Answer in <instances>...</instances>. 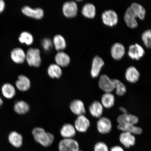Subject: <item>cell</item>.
<instances>
[{"label": "cell", "instance_id": "obj_1", "mask_svg": "<svg viewBox=\"0 0 151 151\" xmlns=\"http://www.w3.org/2000/svg\"><path fill=\"white\" fill-rule=\"evenodd\" d=\"M32 133L36 142L44 147H48L53 142L54 137L52 134L47 132L43 128L36 127Z\"/></svg>", "mask_w": 151, "mask_h": 151}, {"label": "cell", "instance_id": "obj_2", "mask_svg": "<svg viewBox=\"0 0 151 151\" xmlns=\"http://www.w3.org/2000/svg\"><path fill=\"white\" fill-rule=\"evenodd\" d=\"M40 52L38 49L30 48L28 49L26 54V60L30 66L36 67L40 66L41 59Z\"/></svg>", "mask_w": 151, "mask_h": 151}, {"label": "cell", "instance_id": "obj_3", "mask_svg": "<svg viewBox=\"0 0 151 151\" xmlns=\"http://www.w3.org/2000/svg\"><path fill=\"white\" fill-rule=\"evenodd\" d=\"M59 151H77L80 150L78 142L72 139H63L58 144Z\"/></svg>", "mask_w": 151, "mask_h": 151}, {"label": "cell", "instance_id": "obj_4", "mask_svg": "<svg viewBox=\"0 0 151 151\" xmlns=\"http://www.w3.org/2000/svg\"><path fill=\"white\" fill-rule=\"evenodd\" d=\"M112 128V122L110 119L106 116L101 117L97 122V128L100 134H105L109 133Z\"/></svg>", "mask_w": 151, "mask_h": 151}, {"label": "cell", "instance_id": "obj_5", "mask_svg": "<svg viewBox=\"0 0 151 151\" xmlns=\"http://www.w3.org/2000/svg\"><path fill=\"white\" fill-rule=\"evenodd\" d=\"M99 86L100 89L105 92H112L114 90L113 79H111L106 75L103 74L100 77Z\"/></svg>", "mask_w": 151, "mask_h": 151}, {"label": "cell", "instance_id": "obj_6", "mask_svg": "<svg viewBox=\"0 0 151 151\" xmlns=\"http://www.w3.org/2000/svg\"><path fill=\"white\" fill-rule=\"evenodd\" d=\"M90 120L83 115L77 116L73 126L76 131L84 133L88 131L90 127Z\"/></svg>", "mask_w": 151, "mask_h": 151}, {"label": "cell", "instance_id": "obj_7", "mask_svg": "<svg viewBox=\"0 0 151 151\" xmlns=\"http://www.w3.org/2000/svg\"><path fill=\"white\" fill-rule=\"evenodd\" d=\"M103 23L106 25L113 26L116 25L118 22V16L116 13L112 9L105 11L102 14Z\"/></svg>", "mask_w": 151, "mask_h": 151}, {"label": "cell", "instance_id": "obj_8", "mask_svg": "<svg viewBox=\"0 0 151 151\" xmlns=\"http://www.w3.org/2000/svg\"><path fill=\"white\" fill-rule=\"evenodd\" d=\"M62 10L64 15L66 17L72 18L77 15L78 6L74 1H67L64 4Z\"/></svg>", "mask_w": 151, "mask_h": 151}, {"label": "cell", "instance_id": "obj_9", "mask_svg": "<svg viewBox=\"0 0 151 151\" xmlns=\"http://www.w3.org/2000/svg\"><path fill=\"white\" fill-rule=\"evenodd\" d=\"M119 140L123 146L127 148L135 146L136 142L135 135L127 132H122L121 133Z\"/></svg>", "mask_w": 151, "mask_h": 151}, {"label": "cell", "instance_id": "obj_10", "mask_svg": "<svg viewBox=\"0 0 151 151\" xmlns=\"http://www.w3.org/2000/svg\"><path fill=\"white\" fill-rule=\"evenodd\" d=\"M145 54L144 49L138 43L131 45L129 47L128 55L132 59L138 60L142 57Z\"/></svg>", "mask_w": 151, "mask_h": 151}, {"label": "cell", "instance_id": "obj_11", "mask_svg": "<svg viewBox=\"0 0 151 151\" xmlns=\"http://www.w3.org/2000/svg\"><path fill=\"white\" fill-rule=\"evenodd\" d=\"M70 108L72 112L77 116L85 115L86 109L84 104L80 99H75L71 102Z\"/></svg>", "mask_w": 151, "mask_h": 151}, {"label": "cell", "instance_id": "obj_12", "mask_svg": "<svg viewBox=\"0 0 151 151\" xmlns=\"http://www.w3.org/2000/svg\"><path fill=\"white\" fill-rule=\"evenodd\" d=\"M130 6L128 8L124 15V20L128 27L132 28L137 27L138 23L136 18L137 15Z\"/></svg>", "mask_w": 151, "mask_h": 151}, {"label": "cell", "instance_id": "obj_13", "mask_svg": "<svg viewBox=\"0 0 151 151\" xmlns=\"http://www.w3.org/2000/svg\"><path fill=\"white\" fill-rule=\"evenodd\" d=\"M104 65V62L99 56L94 57L92 62L91 75L93 78L99 76L102 68Z\"/></svg>", "mask_w": 151, "mask_h": 151}, {"label": "cell", "instance_id": "obj_14", "mask_svg": "<svg viewBox=\"0 0 151 151\" xmlns=\"http://www.w3.org/2000/svg\"><path fill=\"white\" fill-rule=\"evenodd\" d=\"M104 109L101 102L95 101L91 104L88 107V111L92 116L99 119L102 116Z\"/></svg>", "mask_w": 151, "mask_h": 151}, {"label": "cell", "instance_id": "obj_15", "mask_svg": "<svg viewBox=\"0 0 151 151\" xmlns=\"http://www.w3.org/2000/svg\"><path fill=\"white\" fill-rule=\"evenodd\" d=\"M22 12L26 16L37 19L42 18L44 15V12L42 9H33L28 6L24 7L22 9Z\"/></svg>", "mask_w": 151, "mask_h": 151}, {"label": "cell", "instance_id": "obj_16", "mask_svg": "<svg viewBox=\"0 0 151 151\" xmlns=\"http://www.w3.org/2000/svg\"><path fill=\"white\" fill-rule=\"evenodd\" d=\"M117 128L122 132H128L134 135H140L143 132L141 128L132 124H118Z\"/></svg>", "mask_w": 151, "mask_h": 151}, {"label": "cell", "instance_id": "obj_17", "mask_svg": "<svg viewBox=\"0 0 151 151\" xmlns=\"http://www.w3.org/2000/svg\"><path fill=\"white\" fill-rule=\"evenodd\" d=\"M125 78L128 82L135 83L139 80L140 73L138 70L133 66L128 67L125 73Z\"/></svg>", "mask_w": 151, "mask_h": 151}, {"label": "cell", "instance_id": "obj_18", "mask_svg": "<svg viewBox=\"0 0 151 151\" xmlns=\"http://www.w3.org/2000/svg\"><path fill=\"white\" fill-rule=\"evenodd\" d=\"M117 122L119 124H132L136 125L138 123L139 119L135 115L127 113L119 116L117 118Z\"/></svg>", "mask_w": 151, "mask_h": 151}, {"label": "cell", "instance_id": "obj_19", "mask_svg": "<svg viewBox=\"0 0 151 151\" xmlns=\"http://www.w3.org/2000/svg\"><path fill=\"white\" fill-rule=\"evenodd\" d=\"M125 48L122 43L116 42L112 45L111 48V54L115 60L121 59L125 54Z\"/></svg>", "mask_w": 151, "mask_h": 151}, {"label": "cell", "instance_id": "obj_20", "mask_svg": "<svg viewBox=\"0 0 151 151\" xmlns=\"http://www.w3.org/2000/svg\"><path fill=\"white\" fill-rule=\"evenodd\" d=\"M16 86L21 91H27L31 87V83L29 79L24 75L19 76L16 83Z\"/></svg>", "mask_w": 151, "mask_h": 151}, {"label": "cell", "instance_id": "obj_21", "mask_svg": "<svg viewBox=\"0 0 151 151\" xmlns=\"http://www.w3.org/2000/svg\"><path fill=\"white\" fill-rule=\"evenodd\" d=\"M101 103L104 108H112L115 104V97L112 92H105L101 96Z\"/></svg>", "mask_w": 151, "mask_h": 151}, {"label": "cell", "instance_id": "obj_22", "mask_svg": "<svg viewBox=\"0 0 151 151\" xmlns=\"http://www.w3.org/2000/svg\"><path fill=\"white\" fill-rule=\"evenodd\" d=\"M76 133L74 126L70 124H64L60 130V134L64 139H72L76 134Z\"/></svg>", "mask_w": 151, "mask_h": 151}, {"label": "cell", "instance_id": "obj_23", "mask_svg": "<svg viewBox=\"0 0 151 151\" xmlns=\"http://www.w3.org/2000/svg\"><path fill=\"white\" fill-rule=\"evenodd\" d=\"M9 142L16 148H20L23 143V137L21 134L16 131L11 132L9 135Z\"/></svg>", "mask_w": 151, "mask_h": 151}, {"label": "cell", "instance_id": "obj_24", "mask_svg": "<svg viewBox=\"0 0 151 151\" xmlns=\"http://www.w3.org/2000/svg\"><path fill=\"white\" fill-rule=\"evenodd\" d=\"M11 58L15 63L18 64L23 63L26 60V54L22 48H17L11 52Z\"/></svg>", "mask_w": 151, "mask_h": 151}, {"label": "cell", "instance_id": "obj_25", "mask_svg": "<svg viewBox=\"0 0 151 151\" xmlns=\"http://www.w3.org/2000/svg\"><path fill=\"white\" fill-rule=\"evenodd\" d=\"M55 60L57 65L60 67H67L70 62V58L69 56L63 52H60L57 54Z\"/></svg>", "mask_w": 151, "mask_h": 151}, {"label": "cell", "instance_id": "obj_26", "mask_svg": "<svg viewBox=\"0 0 151 151\" xmlns=\"http://www.w3.org/2000/svg\"><path fill=\"white\" fill-rule=\"evenodd\" d=\"M82 13L83 15L86 18H93L96 14L95 6L92 3H86L83 6Z\"/></svg>", "mask_w": 151, "mask_h": 151}, {"label": "cell", "instance_id": "obj_27", "mask_svg": "<svg viewBox=\"0 0 151 151\" xmlns=\"http://www.w3.org/2000/svg\"><path fill=\"white\" fill-rule=\"evenodd\" d=\"M1 91L3 96L7 99H12L16 95V90L14 86L10 84L6 83L4 85Z\"/></svg>", "mask_w": 151, "mask_h": 151}, {"label": "cell", "instance_id": "obj_28", "mask_svg": "<svg viewBox=\"0 0 151 151\" xmlns=\"http://www.w3.org/2000/svg\"><path fill=\"white\" fill-rule=\"evenodd\" d=\"M14 110L19 114H24L27 113L29 109L28 104L23 101L17 102L14 106Z\"/></svg>", "mask_w": 151, "mask_h": 151}, {"label": "cell", "instance_id": "obj_29", "mask_svg": "<svg viewBox=\"0 0 151 151\" xmlns=\"http://www.w3.org/2000/svg\"><path fill=\"white\" fill-rule=\"evenodd\" d=\"M48 73L51 78H59L62 75L61 67L57 64H52L48 68Z\"/></svg>", "mask_w": 151, "mask_h": 151}, {"label": "cell", "instance_id": "obj_30", "mask_svg": "<svg viewBox=\"0 0 151 151\" xmlns=\"http://www.w3.org/2000/svg\"><path fill=\"white\" fill-rule=\"evenodd\" d=\"M137 15L138 18L143 20L146 14V9L138 3H133L130 6Z\"/></svg>", "mask_w": 151, "mask_h": 151}, {"label": "cell", "instance_id": "obj_31", "mask_svg": "<svg viewBox=\"0 0 151 151\" xmlns=\"http://www.w3.org/2000/svg\"><path fill=\"white\" fill-rule=\"evenodd\" d=\"M53 42L56 50L59 51L66 48V43L65 38L60 35H57L54 37Z\"/></svg>", "mask_w": 151, "mask_h": 151}, {"label": "cell", "instance_id": "obj_32", "mask_svg": "<svg viewBox=\"0 0 151 151\" xmlns=\"http://www.w3.org/2000/svg\"><path fill=\"white\" fill-rule=\"evenodd\" d=\"M114 85V90L117 95L122 96L124 95L127 91V88L125 85L121 81L118 79H113Z\"/></svg>", "mask_w": 151, "mask_h": 151}, {"label": "cell", "instance_id": "obj_33", "mask_svg": "<svg viewBox=\"0 0 151 151\" xmlns=\"http://www.w3.org/2000/svg\"><path fill=\"white\" fill-rule=\"evenodd\" d=\"M19 40L21 43L27 45H31L33 42V36L27 32H24L21 34Z\"/></svg>", "mask_w": 151, "mask_h": 151}, {"label": "cell", "instance_id": "obj_34", "mask_svg": "<svg viewBox=\"0 0 151 151\" xmlns=\"http://www.w3.org/2000/svg\"><path fill=\"white\" fill-rule=\"evenodd\" d=\"M143 43L147 48H150L151 46V31L148 29L145 31L142 35Z\"/></svg>", "mask_w": 151, "mask_h": 151}, {"label": "cell", "instance_id": "obj_35", "mask_svg": "<svg viewBox=\"0 0 151 151\" xmlns=\"http://www.w3.org/2000/svg\"><path fill=\"white\" fill-rule=\"evenodd\" d=\"M94 151H109L108 146L103 142H99L96 143L93 147Z\"/></svg>", "mask_w": 151, "mask_h": 151}, {"label": "cell", "instance_id": "obj_36", "mask_svg": "<svg viewBox=\"0 0 151 151\" xmlns=\"http://www.w3.org/2000/svg\"><path fill=\"white\" fill-rule=\"evenodd\" d=\"M42 45L45 50H48L52 48V44L51 40L49 39H45L42 41Z\"/></svg>", "mask_w": 151, "mask_h": 151}, {"label": "cell", "instance_id": "obj_37", "mask_svg": "<svg viewBox=\"0 0 151 151\" xmlns=\"http://www.w3.org/2000/svg\"><path fill=\"white\" fill-rule=\"evenodd\" d=\"M109 151H124V150L122 147L116 145L111 147L110 150H109Z\"/></svg>", "mask_w": 151, "mask_h": 151}, {"label": "cell", "instance_id": "obj_38", "mask_svg": "<svg viewBox=\"0 0 151 151\" xmlns=\"http://www.w3.org/2000/svg\"><path fill=\"white\" fill-rule=\"evenodd\" d=\"M5 7V3L3 0H0V13L2 12Z\"/></svg>", "mask_w": 151, "mask_h": 151}, {"label": "cell", "instance_id": "obj_39", "mask_svg": "<svg viewBox=\"0 0 151 151\" xmlns=\"http://www.w3.org/2000/svg\"><path fill=\"white\" fill-rule=\"evenodd\" d=\"M119 109L122 112V114H126V113H128L127 109L123 107H120L119 108Z\"/></svg>", "mask_w": 151, "mask_h": 151}, {"label": "cell", "instance_id": "obj_40", "mask_svg": "<svg viewBox=\"0 0 151 151\" xmlns=\"http://www.w3.org/2000/svg\"><path fill=\"white\" fill-rule=\"evenodd\" d=\"M3 103V101L1 99V98L0 97V107H1V106L2 105Z\"/></svg>", "mask_w": 151, "mask_h": 151}, {"label": "cell", "instance_id": "obj_41", "mask_svg": "<svg viewBox=\"0 0 151 151\" xmlns=\"http://www.w3.org/2000/svg\"><path fill=\"white\" fill-rule=\"evenodd\" d=\"M77 151H82V150H79Z\"/></svg>", "mask_w": 151, "mask_h": 151}]
</instances>
